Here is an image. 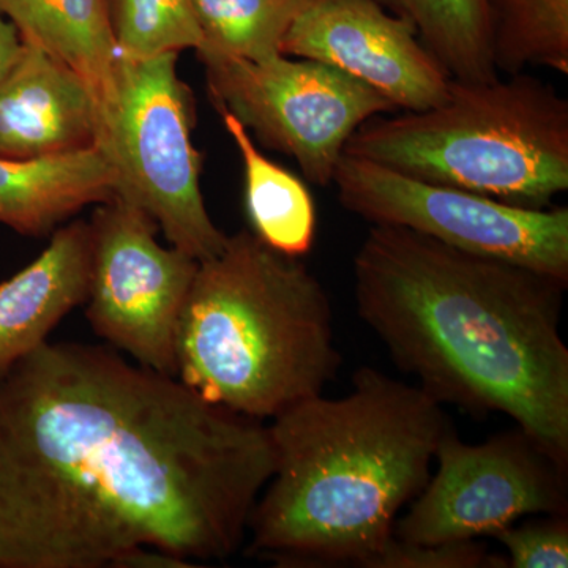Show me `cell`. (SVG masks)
Segmentation results:
<instances>
[{
	"mask_svg": "<svg viewBox=\"0 0 568 568\" xmlns=\"http://www.w3.org/2000/svg\"><path fill=\"white\" fill-rule=\"evenodd\" d=\"M274 469L263 422L118 349L47 342L0 372V568L230 559Z\"/></svg>",
	"mask_w": 568,
	"mask_h": 568,
	"instance_id": "cell-1",
	"label": "cell"
},
{
	"mask_svg": "<svg viewBox=\"0 0 568 568\" xmlns=\"http://www.w3.org/2000/svg\"><path fill=\"white\" fill-rule=\"evenodd\" d=\"M566 282L406 227L354 256L357 315L437 403L504 414L568 466Z\"/></svg>",
	"mask_w": 568,
	"mask_h": 568,
	"instance_id": "cell-2",
	"label": "cell"
},
{
	"mask_svg": "<svg viewBox=\"0 0 568 568\" xmlns=\"http://www.w3.org/2000/svg\"><path fill=\"white\" fill-rule=\"evenodd\" d=\"M450 426L418 386L361 368L353 390L267 425L275 469L250 515V555L280 567L376 568Z\"/></svg>",
	"mask_w": 568,
	"mask_h": 568,
	"instance_id": "cell-3",
	"label": "cell"
},
{
	"mask_svg": "<svg viewBox=\"0 0 568 568\" xmlns=\"http://www.w3.org/2000/svg\"><path fill=\"white\" fill-rule=\"evenodd\" d=\"M175 362V377L204 402L254 420L323 394L342 365L323 283L253 231L227 235L197 264Z\"/></svg>",
	"mask_w": 568,
	"mask_h": 568,
	"instance_id": "cell-4",
	"label": "cell"
},
{
	"mask_svg": "<svg viewBox=\"0 0 568 568\" xmlns=\"http://www.w3.org/2000/svg\"><path fill=\"white\" fill-rule=\"evenodd\" d=\"M345 153L517 207L568 190V102L529 74L452 80L437 106L369 119Z\"/></svg>",
	"mask_w": 568,
	"mask_h": 568,
	"instance_id": "cell-5",
	"label": "cell"
},
{
	"mask_svg": "<svg viewBox=\"0 0 568 568\" xmlns=\"http://www.w3.org/2000/svg\"><path fill=\"white\" fill-rule=\"evenodd\" d=\"M178 61L179 52L119 58L99 145L118 175L115 194L149 213L170 245L201 263L222 252L227 235L205 207L204 156L193 144L196 106Z\"/></svg>",
	"mask_w": 568,
	"mask_h": 568,
	"instance_id": "cell-6",
	"label": "cell"
},
{
	"mask_svg": "<svg viewBox=\"0 0 568 568\" xmlns=\"http://www.w3.org/2000/svg\"><path fill=\"white\" fill-rule=\"evenodd\" d=\"M209 95L267 149L291 156L306 181L332 183L346 142L365 122L395 112L365 82L327 63L276 55L253 62L201 54Z\"/></svg>",
	"mask_w": 568,
	"mask_h": 568,
	"instance_id": "cell-7",
	"label": "cell"
},
{
	"mask_svg": "<svg viewBox=\"0 0 568 568\" xmlns=\"http://www.w3.org/2000/svg\"><path fill=\"white\" fill-rule=\"evenodd\" d=\"M332 183L339 204L373 226L406 227L568 283V207H517L347 153Z\"/></svg>",
	"mask_w": 568,
	"mask_h": 568,
	"instance_id": "cell-8",
	"label": "cell"
},
{
	"mask_svg": "<svg viewBox=\"0 0 568 568\" xmlns=\"http://www.w3.org/2000/svg\"><path fill=\"white\" fill-rule=\"evenodd\" d=\"M85 317L112 349L163 375H178L175 339L200 261L163 246L149 213L114 194L95 205Z\"/></svg>",
	"mask_w": 568,
	"mask_h": 568,
	"instance_id": "cell-9",
	"label": "cell"
},
{
	"mask_svg": "<svg viewBox=\"0 0 568 568\" xmlns=\"http://www.w3.org/2000/svg\"><path fill=\"white\" fill-rule=\"evenodd\" d=\"M437 470L395 537L435 545L495 536L528 515L566 517L567 467L518 426L481 444H467L448 426L437 446Z\"/></svg>",
	"mask_w": 568,
	"mask_h": 568,
	"instance_id": "cell-10",
	"label": "cell"
},
{
	"mask_svg": "<svg viewBox=\"0 0 568 568\" xmlns=\"http://www.w3.org/2000/svg\"><path fill=\"white\" fill-rule=\"evenodd\" d=\"M282 54L345 71L396 110L437 106L450 88V77L416 28L387 13L379 0H312L284 37Z\"/></svg>",
	"mask_w": 568,
	"mask_h": 568,
	"instance_id": "cell-11",
	"label": "cell"
},
{
	"mask_svg": "<svg viewBox=\"0 0 568 568\" xmlns=\"http://www.w3.org/2000/svg\"><path fill=\"white\" fill-rule=\"evenodd\" d=\"M103 122L80 74L22 41L20 59L0 84V156L41 159L100 144Z\"/></svg>",
	"mask_w": 568,
	"mask_h": 568,
	"instance_id": "cell-12",
	"label": "cell"
},
{
	"mask_svg": "<svg viewBox=\"0 0 568 568\" xmlns=\"http://www.w3.org/2000/svg\"><path fill=\"white\" fill-rule=\"evenodd\" d=\"M91 275V226L62 224L28 267L0 283V372L50 342L59 323L84 304Z\"/></svg>",
	"mask_w": 568,
	"mask_h": 568,
	"instance_id": "cell-13",
	"label": "cell"
},
{
	"mask_svg": "<svg viewBox=\"0 0 568 568\" xmlns=\"http://www.w3.org/2000/svg\"><path fill=\"white\" fill-rule=\"evenodd\" d=\"M118 175L100 145L62 155L0 156V223L29 237L54 233L88 205L112 200Z\"/></svg>",
	"mask_w": 568,
	"mask_h": 568,
	"instance_id": "cell-14",
	"label": "cell"
},
{
	"mask_svg": "<svg viewBox=\"0 0 568 568\" xmlns=\"http://www.w3.org/2000/svg\"><path fill=\"white\" fill-rule=\"evenodd\" d=\"M0 13L22 41L50 52L80 74L99 103L103 122L119 61L108 0H0Z\"/></svg>",
	"mask_w": 568,
	"mask_h": 568,
	"instance_id": "cell-15",
	"label": "cell"
},
{
	"mask_svg": "<svg viewBox=\"0 0 568 568\" xmlns=\"http://www.w3.org/2000/svg\"><path fill=\"white\" fill-rule=\"evenodd\" d=\"M216 112L244 163L245 207L253 233L276 252L305 256L312 252L316 233L315 203L305 183L263 155L231 112Z\"/></svg>",
	"mask_w": 568,
	"mask_h": 568,
	"instance_id": "cell-16",
	"label": "cell"
},
{
	"mask_svg": "<svg viewBox=\"0 0 568 568\" xmlns=\"http://www.w3.org/2000/svg\"><path fill=\"white\" fill-rule=\"evenodd\" d=\"M383 6L410 21L452 80L500 77L493 62L488 0H383Z\"/></svg>",
	"mask_w": 568,
	"mask_h": 568,
	"instance_id": "cell-17",
	"label": "cell"
},
{
	"mask_svg": "<svg viewBox=\"0 0 568 568\" xmlns=\"http://www.w3.org/2000/svg\"><path fill=\"white\" fill-rule=\"evenodd\" d=\"M488 10L497 74H568V0H488Z\"/></svg>",
	"mask_w": 568,
	"mask_h": 568,
	"instance_id": "cell-18",
	"label": "cell"
},
{
	"mask_svg": "<svg viewBox=\"0 0 568 568\" xmlns=\"http://www.w3.org/2000/svg\"><path fill=\"white\" fill-rule=\"evenodd\" d=\"M312 0H192L203 44L197 55L263 62L282 55L284 37Z\"/></svg>",
	"mask_w": 568,
	"mask_h": 568,
	"instance_id": "cell-19",
	"label": "cell"
},
{
	"mask_svg": "<svg viewBox=\"0 0 568 568\" xmlns=\"http://www.w3.org/2000/svg\"><path fill=\"white\" fill-rule=\"evenodd\" d=\"M119 58L197 51L203 44L192 0H108Z\"/></svg>",
	"mask_w": 568,
	"mask_h": 568,
	"instance_id": "cell-20",
	"label": "cell"
},
{
	"mask_svg": "<svg viewBox=\"0 0 568 568\" xmlns=\"http://www.w3.org/2000/svg\"><path fill=\"white\" fill-rule=\"evenodd\" d=\"M493 538L507 549L508 568H567L568 523L548 517L521 526H508Z\"/></svg>",
	"mask_w": 568,
	"mask_h": 568,
	"instance_id": "cell-21",
	"label": "cell"
},
{
	"mask_svg": "<svg viewBox=\"0 0 568 568\" xmlns=\"http://www.w3.org/2000/svg\"><path fill=\"white\" fill-rule=\"evenodd\" d=\"M376 568H508L507 558L493 555L477 540L418 545L394 538Z\"/></svg>",
	"mask_w": 568,
	"mask_h": 568,
	"instance_id": "cell-22",
	"label": "cell"
},
{
	"mask_svg": "<svg viewBox=\"0 0 568 568\" xmlns=\"http://www.w3.org/2000/svg\"><path fill=\"white\" fill-rule=\"evenodd\" d=\"M196 567L190 560L153 547L133 549L129 555L123 556L115 568H192Z\"/></svg>",
	"mask_w": 568,
	"mask_h": 568,
	"instance_id": "cell-23",
	"label": "cell"
},
{
	"mask_svg": "<svg viewBox=\"0 0 568 568\" xmlns=\"http://www.w3.org/2000/svg\"><path fill=\"white\" fill-rule=\"evenodd\" d=\"M22 39L20 32L0 13V84L9 77L14 63L20 59Z\"/></svg>",
	"mask_w": 568,
	"mask_h": 568,
	"instance_id": "cell-24",
	"label": "cell"
},
{
	"mask_svg": "<svg viewBox=\"0 0 568 568\" xmlns=\"http://www.w3.org/2000/svg\"><path fill=\"white\" fill-rule=\"evenodd\" d=\"M381 3H383V0H379Z\"/></svg>",
	"mask_w": 568,
	"mask_h": 568,
	"instance_id": "cell-25",
	"label": "cell"
}]
</instances>
